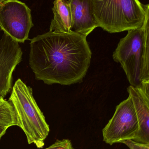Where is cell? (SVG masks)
Wrapping results in <instances>:
<instances>
[{
    "mask_svg": "<svg viewBox=\"0 0 149 149\" xmlns=\"http://www.w3.org/2000/svg\"><path fill=\"white\" fill-rule=\"evenodd\" d=\"M72 16L71 31L87 37L99 27L92 0H69Z\"/></svg>",
    "mask_w": 149,
    "mask_h": 149,
    "instance_id": "9",
    "label": "cell"
},
{
    "mask_svg": "<svg viewBox=\"0 0 149 149\" xmlns=\"http://www.w3.org/2000/svg\"><path fill=\"white\" fill-rule=\"evenodd\" d=\"M33 27L31 10L26 4L18 0H4L0 4V28L12 39L24 43Z\"/></svg>",
    "mask_w": 149,
    "mask_h": 149,
    "instance_id": "6",
    "label": "cell"
},
{
    "mask_svg": "<svg viewBox=\"0 0 149 149\" xmlns=\"http://www.w3.org/2000/svg\"><path fill=\"white\" fill-rule=\"evenodd\" d=\"M99 27L110 33L141 28L147 4L139 0H92Z\"/></svg>",
    "mask_w": 149,
    "mask_h": 149,
    "instance_id": "4",
    "label": "cell"
},
{
    "mask_svg": "<svg viewBox=\"0 0 149 149\" xmlns=\"http://www.w3.org/2000/svg\"><path fill=\"white\" fill-rule=\"evenodd\" d=\"M8 101L15 109L18 127L25 134L28 143L42 148L50 127L33 97L32 88L18 79L12 87Z\"/></svg>",
    "mask_w": 149,
    "mask_h": 149,
    "instance_id": "3",
    "label": "cell"
},
{
    "mask_svg": "<svg viewBox=\"0 0 149 149\" xmlns=\"http://www.w3.org/2000/svg\"><path fill=\"white\" fill-rule=\"evenodd\" d=\"M53 18L50 31L57 33L72 32V16L70 3L67 0H55L52 8Z\"/></svg>",
    "mask_w": 149,
    "mask_h": 149,
    "instance_id": "10",
    "label": "cell"
},
{
    "mask_svg": "<svg viewBox=\"0 0 149 149\" xmlns=\"http://www.w3.org/2000/svg\"><path fill=\"white\" fill-rule=\"evenodd\" d=\"M57 149H74L69 139H63L62 144Z\"/></svg>",
    "mask_w": 149,
    "mask_h": 149,
    "instance_id": "13",
    "label": "cell"
},
{
    "mask_svg": "<svg viewBox=\"0 0 149 149\" xmlns=\"http://www.w3.org/2000/svg\"><path fill=\"white\" fill-rule=\"evenodd\" d=\"M7 129L8 128H7L0 127V139L5 134Z\"/></svg>",
    "mask_w": 149,
    "mask_h": 149,
    "instance_id": "15",
    "label": "cell"
},
{
    "mask_svg": "<svg viewBox=\"0 0 149 149\" xmlns=\"http://www.w3.org/2000/svg\"><path fill=\"white\" fill-rule=\"evenodd\" d=\"M15 126H18V123L15 109L8 100L0 96V127Z\"/></svg>",
    "mask_w": 149,
    "mask_h": 149,
    "instance_id": "11",
    "label": "cell"
},
{
    "mask_svg": "<svg viewBox=\"0 0 149 149\" xmlns=\"http://www.w3.org/2000/svg\"><path fill=\"white\" fill-rule=\"evenodd\" d=\"M23 52L18 42L3 33L0 37V96L5 97L12 89L13 73L21 63Z\"/></svg>",
    "mask_w": 149,
    "mask_h": 149,
    "instance_id": "7",
    "label": "cell"
},
{
    "mask_svg": "<svg viewBox=\"0 0 149 149\" xmlns=\"http://www.w3.org/2000/svg\"><path fill=\"white\" fill-rule=\"evenodd\" d=\"M62 143H63V140H57L52 145L44 149H57L62 144Z\"/></svg>",
    "mask_w": 149,
    "mask_h": 149,
    "instance_id": "14",
    "label": "cell"
},
{
    "mask_svg": "<svg viewBox=\"0 0 149 149\" xmlns=\"http://www.w3.org/2000/svg\"><path fill=\"white\" fill-rule=\"evenodd\" d=\"M122 143L126 145L129 149H149V143L137 142L133 140H128Z\"/></svg>",
    "mask_w": 149,
    "mask_h": 149,
    "instance_id": "12",
    "label": "cell"
},
{
    "mask_svg": "<svg viewBox=\"0 0 149 149\" xmlns=\"http://www.w3.org/2000/svg\"><path fill=\"white\" fill-rule=\"evenodd\" d=\"M86 38L49 31L31 39L29 65L35 79L47 85L82 82L92 58Z\"/></svg>",
    "mask_w": 149,
    "mask_h": 149,
    "instance_id": "1",
    "label": "cell"
},
{
    "mask_svg": "<svg viewBox=\"0 0 149 149\" xmlns=\"http://www.w3.org/2000/svg\"><path fill=\"white\" fill-rule=\"evenodd\" d=\"M127 90L139 124V131L134 141L149 143V81H142L136 87L130 85Z\"/></svg>",
    "mask_w": 149,
    "mask_h": 149,
    "instance_id": "8",
    "label": "cell"
},
{
    "mask_svg": "<svg viewBox=\"0 0 149 149\" xmlns=\"http://www.w3.org/2000/svg\"><path fill=\"white\" fill-rule=\"evenodd\" d=\"M149 4H147L142 26L129 30L113 54L114 60L120 64L130 85L134 87L149 81Z\"/></svg>",
    "mask_w": 149,
    "mask_h": 149,
    "instance_id": "2",
    "label": "cell"
},
{
    "mask_svg": "<svg viewBox=\"0 0 149 149\" xmlns=\"http://www.w3.org/2000/svg\"><path fill=\"white\" fill-rule=\"evenodd\" d=\"M139 124L130 96L116 107L113 116L102 130L103 140L109 145L128 140L134 141Z\"/></svg>",
    "mask_w": 149,
    "mask_h": 149,
    "instance_id": "5",
    "label": "cell"
},
{
    "mask_svg": "<svg viewBox=\"0 0 149 149\" xmlns=\"http://www.w3.org/2000/svg\"><path fill=\"white\" fill-rule=\"evenodd\" d=\"M4 1V0H0V4H1V3H2Z\"/></svg>",
    "mask_w": 149,
    "mask_h": 149,
    "instance_id": "16",
    "label": "cell"
}]
</instances>
